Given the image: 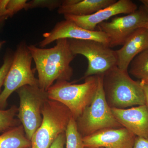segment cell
<instances>
[{"label": "cell", "instance_id": "26", "mask_svg": "<svg viewBox=\"0 0 148 148\" xmlns=\"http://www.w3.org/2000/svg\"><path fill=\"white\" fill-rule=\"evenodd\" d=\"M140 84L143 88L145 98V105L148 108V81L145 80H140Z\"/></svg>", "mask_w": 148, "mask_h": 148}, {"label": "cell", "instance_id": "29", "mask_svg": "<svg viewBox=\"0 0 148 148\" xmlns=\"http://www.w3.org/2000/svg\"><path fill=\"white\" fill-rule=\"evenodd\" d=\"M5 42V41H0V48H1V46Z\"/></svg>", "mask_w": 148, "mask_h": 148}, {"label": "cell", "instance_id": "19", "mask_svg": "<svg viewBox=\"0 0 148 148\" xmlns=\"http://www.w3.org/2000/svg\"><path fill=\"white\" fill-rule=\"evenodd\" d=\"M66 148H84L83 138L77 127L75 119L71 117L66 131Z\"/></svg>", "mask_w": 148, "mask_h": 148}, {"label": "cell", "instance_id": "13", "mask_svg": "<svg viewBox=\"0 0 148 148\" xmlns=\"http://www.w3.org/2000/svg\"><path fill=\"white\" fill-rule=\"evenodd\" d=\"M111 109L123 127L136 137L148 139V108L146 105L129 108Z\"/></svg>", "mask_w": 148, "mask_h": 148}, {"label": "cell", "instance_id": "9", "mask_svg": "<svg viewBox=\"0 0 148 148\" xmlns=\"http://www.w3.org/2000/svg\"><path fill=\"white\" fill-rule=\"evenodd\" d=\"M98 30L106 34L109 40V46L113 48L122 46L128 37L137 29L148 28V18L143 5L134 12L122 16L114 17L97 27Z\"/></svg>", "mask_w": 148, "mask_h": 148}, {"label": "cell", "instance_id": "4", "mask_svg": "<svg viewBox=\"0 0 148 148\" xmlns=\"http://www.w3.org/2000/svg\"><path fill=\"white\" fill-rule=\"evenodd\" d=\"M103 75H98V88L92 102L76 120L78 130L83 138L106 128L123 127L115 118L106 101Z\"/></svg>", "mask_w": 148, "mask_h": 148}, {"label": "cell", "instance_id": "1", "mask_svg": "<svg viewBox=\"0 0 148 148\" xmlns=\"http://www.w3.org/2000/svg\"><path fill=\"white\" fill-rule=\"evenodd\" d=\"M38 73L39 87L47 91L56 81H69L73 70L71 63L75 57L70 48L69 39H61L50 48L28 45Z\"/></svg>", "mask_w": 148, "mask_h": 148}, {"label": "cell", "instance_id": "16", "mask_svg": "<svg viewBox=\"0 0 148 148\" xmlns=\"http://www.w3.org/2000/svg\"><path fill=\"white\" fill-rule=\"evenodd\" d=\"M32 147L24 127L21 124L0 135V148H28Z\"/></svg>", "mask_w": 148, "mask_h": 148}, {"label": "cell", "instance_id": "12", "mask_svg": "<svg viewBox=\"0 0 148 148\" xmlns=\"http://www.w3.org/2000/svg\"><path fill=\"white\" fill-rule=\"evenodd\" d=\"M136 136L124 127L106 128L83 138L84 147L132 148Z\"/></svg>", "mask_w": 148, "mask_h": 148}, {"label": "cell", "instance_id": "17", "mask_svg": "<svg viewBox=\"0 0 148 148\" xmlns=\"http://www.w3.org/2000/svg\"><path fill=\"white\" fill-rule=\"evenodd\" d=\"M128 69V72L133 77L148 81V49L135 56Z\"/></svg>", "mask_w": 148, "mask_h": 148}, {"label": "cell", "instance_id": "28", "mask_svg": "<svg viewBox=\"0 0 148 148\" xmlns=\"http://www.w3.org/2000/svg\"><path fill=\"white\" fill-rule=\"evenodd\" d=\"M8 17L7 16H3V17H0V30L2 28L4 24L5 20Z\"/></svg>", "mask_w": 148, "mask_h": 148}, {"label": "cell", "instance_id": "27", "mask_svg": "<svg viewBox=\"0 0 148 148\" xmlns=\"http://www.w3.org/2000/svg\"><path fill=\"white\" fill-rule=\"evenodd\" d=\"M141 2L142 3V5L144 7V8L145 10L148 18V0H141Z\"/></svg>", "mask_w": 148, "mask_h": 148}, {"label": "cell", "instance_id": "15", "mask_svg": "<svg viewBox=\"0 0 148 148\" xmlns=\"http://www.w3.org/2000/svg\"><path fill=\"white\" fill-rule=\"evenodd\" d=\"M116 0H64L57 12L59 14L85 16L90 15L116 2Z\"/></svg>", "mask_w": 148, "mask_h": 148}, {"label": "cell", "instance_id": "2", "mask_svg": "<svg viewBox=\"0 0 148 148\" xmlns=\"http://www.w3.org/2000/svg\"><path fill=\"white\" fill-rule=\"evenodd\" d=\"M103 90L111 108L124 109L145 105L140 81L130 76L128 71L116 66L103 75Z\"/></svg>", "mask_w": 148, "mask_h": 148}, {"label": "cell", "instance_id": "24", "mask_svg": "<svg viewBox=\"0 0 148 148\" xmlns=\"http://www.w3.org/2000/svg\"><path fill=\"white\" fill-rule=\"evenodd\" d=\"M132 148H148V139L136 137Z\"/></svg>", "mask_w": 148, "mask_h": 148}, {"label": "cell", "instance_id": "3", "mask_svg": "<svg viewBox=\"0 0 148 148\" xmlns=\"http://www.w3.org/2000/svg\"><path fill=\"white\" fill-rule=\"evenodd\" d=\"M98 82V75L87 77L81 84L58 81L49 88L48 96L49 99L60 102L67 107L76 120L92 102Z\"/></svg>", "mask_w": 148, "mask_h": 148}, {"label": "cell", "instance_id": "22", "mask_svg": "<svg viewBox=\"0 0 148 148\" xmlns=\"http://www.w3.org/2000/svg\"><path fill=\"white\" fill-rule=\"evenodd\" d=\"M27 3V0H9L7 5L9 17H11L23 9H25Z\"/></svg>", "mask_w": 148, "mask_h": 148}, {"label": "cell", "instance_id": "5", "mask_svg": "<svg viewBox=\"0 0 148 148\" xmlns=\"http://www.w3.org/2000/svg\"><path fill=\"white\" fill-rule=\"evenodd\" d=\"M42 121L32 140V148H49L58 135L66 131L71 113L58 101L49 99L42 110Z\"/></svg>", "mask_w": 148, "mask_h": 148}, {"label": "cell", "instance_id": "18", "mask_svg": "<svg viewBox=\"0 0 148 148\" xmlns=\"http://www.w3.org/2000/svg\"><path fill=\"white\" fill-rule=\"evenodd\" d=\"M18 108L11 106L7 110L0 109V132H4L9 130L21 124L17 116Z\"/></svg>", "mask_w": 148, "mask_h": 148}, {"label": "cell", "instance_id": "30", "mask_svg": "<svg viewBox=\"0 0 148 148\" xmlns=\"http://www.w3.org/2000/svg\"><path fill=\"white\" fill-rule=\"evenodd\" d=\"M84 148H104L103 147H84Z\"/></svg>", "mask_w": 148, "mask_h": 148}, {"label": "cell", "instance_id": "20", "mask_svg": "<svg viewBox=\"0 0 148 148\" xmlns=\"http://www.w3.org/2000/svg\"><path fill=\"white\" fill-rule=\"evenodd\" d=\"M63 1L60 0H33L27 2L25 10L37 8H47L51 10L59 8Z\"/></svg>", "mask_w": 148, "mask_h": 148}, {"label": "cell", "instance_id": "10", "mask_svg": "<svg viewBox=\"0 0 148 148\" xmlns=\"http://www.w3.org/2000/svg\"><path fill=\"white\" fill-rule=\"evenodd\" d=\"M44 39L39 42L44 48L61 39L97 41L109 46V40L106 34L98 30L90 31L79 27L71 20L65 19L58 22L49 32L43 34Z\"/></svg>", "mask_w": 148, "mask_h": 148}, {"label": "cell", "instance_id": "23", "mask_svg": "<svg viewBox=\"0 0 148 148\" xmlns=\"http://www.w3.org/2000/svg\"><path fill=\"white\" fill-rule=\"evenodd\" d=\"M66 143L65 132L58 135L49 148H64Z\"/></svg>", "mask_w": 148, "mask_h": 148}, {"label": "cell", "instance_id": "21", "mask_svg": "<svg viewBox=\"0 0 148 148\" xmlns=\"http://www.w3.org/2000/svg\"><path fill=\"white\" fill-rule=\"evenodd\" d=\"M13 54L14 53L12 54L10 51L7 53L4 57L2 65L0 67V92L2 86H3L7 75L11 66L13 60Z\"/></svg>", "mask_w": 148, "mask_h": 148}, {"label": "cell", "instance_id": "7", "mask_svg": "<svg viewBox=\"0 0 148 148\" xmlns=\"http://www.w3.org/2000/svg\"><path fill=\"white\" fill-rule=\"evenodd\" d=\"M70 48L74 55L85 56L88 62L84 78L103 75L117 66L116 51L108 45L92 40L69 39Z\"/></svg>", "mask_w": 148, "mask_h": 148}, {"label": "cell", "instance_id": "25", "mask_svg": "<svg viewBox=\"0 0 148 148\" xmlns=\"http://www.w3.org/2000/svg\"><path fill=\"white\" fill-rule=\"evenodd\" d=\"M9 0H0V17H8L7 5Z\"/></svg>", "mask_w": 148, "mask_h": 148}, {"label": "cell", "instance_id": "11", "mask_svg": "<svg viewBox=\"0 0 148 148\" xmlns=\"http://www.w3.org/2000/svg\"><path fill=\"white\" fill-rule=\"evenodd\" d=\"M138 9V6L132 1L119 0L111 5L88 16L65 15L64 16L65 19L73 21L83 29L95 31L99 24L107 21L111 17L120 14H129Z\"/></svg>", "mask_w": 148, "mask_h": 148}, {"label": "cell", "instance_id": "14", "mask_svg": "<svg viewBox=\"0 0 148 148\" xmlns=\"http://www.w3.org/2000/svg\"><path fill=\"white\" fill-rule=\"evenodd\" d=\"M148 49V28L137 29L130 35L121 48L116 50L117 67L128 71L130 64L139 53Z\"/></svg>", "mask_w": 148, "mask_h": 148}, {"label": "cell", "instance_id": "8", "mask_svg": "<svg viewBox=\"0 0 148 148\" xmlns=\"http://www.w3.org/2000/svg\"><path fill=\"white\" fill-rule=\"evenodd\" d=\"M19 98L17 119L30 141L42 121V110L49 99L47 91L39 86H24L16 90Z\"/></svg>", "mask_w": 148, "mask_h": 148}, {"label": "cell", "instance_id": "31", "mask_svg": "<svg viewBox=\"0 0 148 148\" xmlns=\"http://www.w3.org/2000/svg\"><path fill=\"white\" fill-rule=\"evenodd\" d=\"M28 148H31V147H30Z\"/></svg>", "mask_w": 148, "mask_h": 148}, {"label": "cell", "instance_id": "6", "mask_svg": "<svg viewBox=\"0 0 148 148\" xmlns=\"http://www.w3.org/2000/svg\"><path fill=\"white\" fill-rule=\"evenodd\" d=\"M33 58L24 41L17 46L13 60L4 83L3 90L0 93V109L5 110L8 100L14 91L24 86H39L38 80L32 68Z\"/></svg>", "mask_w": 148, "mask_h": 148}]
</instances>
